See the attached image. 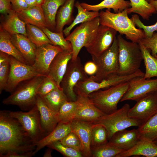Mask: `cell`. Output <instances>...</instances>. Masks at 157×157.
I'll use <instances>...</instances> for the list:
<instances>
[{"instance_id":"cell-1","label":"cell","mask_w":157,"mask_h":157,"mask_svg":"<svg viewBox=\"0 0 157 157\" xmlns=\"http://www.w3.org/2000/svg\"><path fill=\"white\" fill-rule=\"evenodd\" d=\"M36 144L9 111L0 112V157H31Z\"/></svg>"},{"instance_id":"cell-2","label":"cell","mask_w":157,"mask_h":157,"mask_svg":"<svg viewBox=\"0 0 157 157\" xmlns=\"http://www.w3.org/2000/svg\"><path fill=\"white\" fill-rule=\"evenodd\" d=\"M127 9L117 13L107 9L101 10L99 16L100 23L114 29L121 35H125L126 39L131 42L138 43L145 38L144 33L142 29L137 28L129 18Z\"/></svg>"},{"instance_id":"cell-3","label":"cell","mask_w":157,"mask_h":157,"mask_svg":"<svg viewBox=\"0 0 157 157\" xmlns=\"http://www.w3.org/2000/svg\"><path fill=\"white\" fill-rule=\"evenodd\" d=\"M45 76L38 75L25 81L4 99L2 103L17 106L23 110H31L36 105L38 89Z\"/></svg>"},{"instance_id":"cell-4","label":"cell","mask_w":157,"mask_h":157,"mask_svg":"<svg viewBox=\"0 0 157 157\" xmlns=\"http://www.w3.org/2000/svg\"><path fill=\"white\" fill-rule=\"evenodd\" d=\"M117 38L119 52L118 74L126 76L135 73L140 69L143 60L138 43L127 41L120 34Z\"/></svg>"},{"instance_id":"cell-5","label":"cell","mask_w":157,"mask_h":157,"mask_svg":"<svg viewBox=\"0 0 157 157\" xmlns=\"http://www.w3.org/2000/svg\"><path fill=\"white\" fill-rule=\"evenodd\" d=\"M129 85V81L104 90L95 91L88 97L96 106L105 114H109L117 109V104L127 91Z\"/></svg>"},{"instance_id":"cell-6","label":"cell","mask_w":157,"mask_h":157,"mask_svg":"<svg viewBox=\"0 0 157 157\" xmlns=\"http://www.w3.org/2000/svg\"><path fill=\"white\" fill-rule=\"evenodd\" d=\"M130 108L129 105L125 104L120 108L111 113L106 114L93 123L100 124L105 127L109 140L118 131L131 126L138 127L140 125L139 122L129 116L128 111Z\"/></svg>"},{"instance_id":"cell-7","label":"cell","mask_w":157,"mask_h":157,"mask_svg":"<svg viewBox=\"0 0 157 157\" xmlns=\"http://www.w3.org/2000/svg\"><path fill=\"white\" fill-rule=\"evenodd\" d=\"M142 75V73L140 70L131 74L126 76L113 74L100 81H94L89 76L84 80L78 82L75 87L74 90L77 95L88 96L90 94L95 91L128 81L133 78Z\"/></svg>"},{"instance_id":"cell-8","label":"cell","mask_w":157,"mask_h":157,"mask_svg":"<svg viewBox=\"0 0 157 157\" xmlns=\"http://www.w3.org/2000/svg\"><path fill=\"white\" fill-rule=\"evenodd\" d=\"M119 48L116 36L111 46L98 57H92L97 65L96 74L90 76L93 80L100 81L110 75L117 74L119 69Z\"/></svg>"},{"instance_id":"cell-9","label":"cell","mask_w":157,"mask_h":157,"mask_svg":"<svg viewBox=\"0 0 157 157\" xmlns=\"http://www.w3.org/2000/svg\"><path fill=\"white\" fill-rule=\"evenodd\" d=\"M100 24L98 17L82 23L65 38L71 43L72 48L71 60H75L80 51L85 47L94 37Z\"/></svg>"},{"instance_id":"cell-10","label":"cell","mask_w":157,"mask_h":157,"mask_svg":"<svg viewBox=\"0 0 157 157\" xmlns=\"http://www.w3.org/2000/svg\"><path fill=\"white\" fill-rule=\"evenodd\" d=\"M88 77L78 56L75 60L69 61L60 84L69 101L76 100L77 95L74 90L75 87L78 82Z\"/></svg>"},{"instance_id":"cell-11","label":"cell","mask_w":157,"mask_h":157,"mask_svg":"<svg viewBox=\"0 0 157 157\" xmlns=\"http://www.w3.org/2000/svg\"><path fill=\"white\" fill-rule=\"evenodd\" d=\"M9 113L19 121L36 144L45 137L41 126L40 113L36 105L26 112L9 111Z\"/></svg>"},{"instance_id":"cell-12","label":"cell","mask_w":157,"mask_h":157,"mask_svg":"<svg viewBox=\"0 0 157 157\" xmlns=\"http://www.w3.org/2000/svg\"><path fill=\"white\" fill-rule=\"evenodd\" d=\"M136 101L134 106L129 109L128 115L141 125L157 113V90L146 94Z\"/></svg>"},{"instance_id":"cell-13","label":"cell","mask_w":157,"mask_h":157,"mask_svg":"<svg viewBox=\"0 0 157 157\" xmlns=\"http://www.w3.org/2000/svg\"><path fill=\"white\" fill-rule=\"evenodd\" d=\"M10 63L9 74L4 90L6 92L11 93L20 82L40 75L36 72L32 65L22 63L10 56Z\"/></svg>"},{"instance_id":"cell-14","label":"cell","mask_w":157,"mask_h":157,"mask_svg":"<svg viewBox=\"0 0 157 157\" xmlns=\"http://www.w3.org/2000/svg\"><path fill=\"white\" fill-rule=\"evenodd\" d=\"M117 32L114 29L100 24L94 37L85 47L92 57H98L111 46Z\"/></svg>"},{"instance_id":"cell-15","label":"cell","mask_w":157,"mask_h":157,"mask_svg":"<svg viewBox=\"0 0 157 157\" xmlns=\"http://www.w3.org/2000/svg\"><path fill=\"white\" fill-rule=\"evenodd\" d=\"M157 90V78H144L140 76L133 78L129 81L127 91L120 101L138 99L151 92Z\"/></svg>"},{"instance_id":"cell-16","label":"cell","mask_w":157,"mask_h":157,"mask_svg":"<svg viewBox=\"0 0 157 157\" xmlns=\"http://www.w3.org/2000/svg\"><path fill=\"white\" fill-rule=\"evenodd\" d=\"M63 50L60 47L50 44L37 47L35 61L32 65L38 74L47 76L53 60L58 53Z\"/></svg>"},{"instance_id":"cell-17","label":"cell","mask_w":157,"mask_h":157,"mask_svg":"<svg viewBox=\"0 0 157 157\" xmlns=\"http://www.w3.org/2000/svg\"><path fill=\"white\" fill-rule=\"evenodd\" d=\"M76 101L75 119L93 123L106 114L95 106L88 96L77 95Z\"/></svg>"},{"instance_id":"cell-18","label":"cell","mask_w":157,"mask_h":157,"mask_svg":"<svg viewBox=\"0 0 157 157\" xmlns=\"http://www.w3.org/2000/svg\"><path fill=\"white\" fill-rule=\"evenodd\" d=\"M72 56V51L63 50L56 56L50 65L47 76L53 80L58 87H60L61 82Z\"/></svg>"},{"instance_id":"cell-19","label":"cell","mask_w":157,"mask_h":157,"mask_svg":"<svg viewBox=\"0 0 157 157\" xmlns=\"http://www.w3.org/2000/svg\"><path fill=\"white\" fill-rule=\"evenodd\" d=\"M36 105L40 113L41 126L45 137L55 129L59 122L58 113L51 109L38 95Z\"/></svg>"},{"instance_id":"cell-20","label":"cell","mask_w":157,"mask_h":157,"mask_svg":"<svg viewBox=\"0 0 157 157\" xmlns=\"http://www.w3.org/2000/svg\"><path fill=\"white\" fill-rule=\"evenodd\" d=\"M70 123L72 131L77 135L82 143L83 156L85 157L92 156L91 131L93 123L74 119Z\"/></svg>"},{"instance_id":"cell-21","label":"cell","mask_w":157,"mask_h":157,"mask_svg":"<svg viewBox=\"0 0 157 157\" xmlns=\"http://www.w3.org/2000/svg\"><path fill=\"white\" fill-rule=\"evenodd\" d=\"M139 140L137 129L129 130L125 129L116 133L108 142L125 151L133 147Z\"/></svg>"},{"instance_id":"cell-22","label":"cell","mask_w":157,"mask_h":157,"mask_svg":"<svg viewBox=\"0 0 157 157\" xmlns=\"http://www.w3.org/2000/svg\"><path fill=\"white\" fill-rule=\"evenodd\" d=\"M11 39L27 64L33 65L35 60L36 46L27 37L23 34L11 35Z\"/></svg>"},{"instance_id":"cell-23","label":"cell","mask_w":157,"mask_h":157,"mask_svg":"<svg viewBox=\"0 0 157 157\" xmlns=\"http://www.w3.org/2000/svg\"><path fill=\"white\" fill-rule=\"evenodd\" d=\"M132 156L157 157V145L154 142L140 139L132 148L122 152L115 157H128Z\"/></svg>"},{"instance_id":"cell-24","label":"cell","mask_w":157,"mask_h":157,"mask_svg":"<svg viewBox=\"0 0 157 157\" xmlns=\"http://www.w3.org/2000/svg\"><path fill=\"white\" fill-rule=\"evenodd\" d=\"M19 18L26 24L36 26L42 29L47 28L41 6L37 5L16 12Z\"/></svg>"},{"instance_id":"cell-25","label":"cell","mask_w":157,"mask_h":157,"mask_svg":"<svg viewBox=\"0 0 157 157\" xmlns=\"http://www.w3.org/2000/svg\"><path fill=\"white\" fill-rule=\"evenodd\" d=\"M72 131L70 123L59 122L55 129L36 144L35 155L45 146L56 142L60 141Z\"/></svg>"},{"instance_id":"cell-26","label":"cell","mask_w":157,"mask_h":157,"mask_svg":"<svg viewBox=\"0 0 157 157\" xmlns=\"http://www.w3.org/2000/svg\"><path fill=\"white\" fill-rule=\"evenodd\" d=\"M76 0H66L58 9L56 17V25L54 32L63 31L65 25H70L74 18L73 15Z\"/></svg>"},{"instance_id":"cell-27","label":"cell","mask_w":157,"mask_h":157,"mask_svg":"<svg viewBox=\"0 0 157 157\" xmlns=\"http://www.w3.org/2000/svg\"><path fill=\"white\" fill-rule=\"evenodd\" d=\"M0 26L10 35L23 34L27 37L26 24L22 20L16 12L12 10L7 15Z\"/></svg>"},{"instance_id":"cell-28","label":"cell","mask_w":157,"mask_h":157,"mask_svg":"<svg viewBox=\"0 0 157 157\" xmlns=\"http://www.w3.org/2000/svg\"><path fill=\"white\" fill-rule=\"evenodd\" d=\"M80 4L83 8L89 11H99L105 8L109 10L112 9L116 13L130 7V1L125 0H104L95 5L84 2L80 3Z\"/></svg>"},{"instance_id":"cell-29","label":"cell","mask_w":157,"mask_h":157,"mask_svg":"<svg viewBox=\"0 0 157 157\" xmlns=\"http://www.w3.org/2000/svg\"><path fill=\"white\" fill-rule=\"evenodd\" d=\"M66 0H45L41 5L45 17L47 28L54 31L56 25V17L60 7Z\"/></svg>"},{"instance_id":"cell-30","label":"cell","mask_w":157,"mask_h":157,"mask_svg":"<svg viewBox=\"0 0 157 157\" xmlns=\"http://www.w3.org/2000/svg\"><path fill=\"white\" fill-rule=\"evenodd\" d=\"M0 51L25 64L27 63L11 41V35L0 27Z\"/></svg>"},{"instance_id":"cell-31","label":"cell","mask_w":157,"mask_h":157,"mask_svg":"<svg viewBox=\"0 0 157 157\" xmlns=\"http://www.w3.org/2000/svg\"><path fill=\"white\" fill-rule=\"evenodd\" d=\"M41 97L51 109L58 113L63 104L68 100L61 87H57L47 94Z\"/></svg>"},{"instance_id":"cell-32","label":"cell","mask_w":157,"mask_h":157,"mask_svg":"<svg viewBox=\"0 0 157 157\" xmlns=\"http://www.w3.org/2000/svg\"><path fill=\"white\" fill-rule=\"evenodd\" d=\"M75 6L77 9V14L71 24L63 30L64 35L66 37L70 34L71 30L76 25L91 20L99 16V11L87 10L81 6L78 1L76 2Z\"/></svg>"},{"instance_id":"cell-33","label":"cell","mask_w":157,"mask_h":157,"mask_svg":"<svg viewBox=\"0 0 157 157\" xmlns=\"http://www.w3.org/2000/svg\"><path fill=\"white\" fill-rule=\"evenodd\" d=\"M130 7L127 9L128 14L135 13L144 19L149 20L153 14L157 12L154 7L145 0H129Z\"/></svg>"},{"instance_id":"cell-34","label":"cell","mask_w":157,"mask_h":157,"mask_svg":"<svg viewBox=\"0 0 157 157\" xmlns=\"http://www.w3.org/2000/svg\"><path fill=\"white\" fill-rule=\"evenodd\" d=\"M140 139L154 142L157 140V113L138 127Z\"/></svg>"},{"instance_id":"cell-35","label":"cell","mask_w":157,"mask_h":157,"mask_svg":"<svg viewBox=\"0 0 157 157\" xmlns=\"http://www.w3.org/2000/svg\"><path fill=\"white\" fill-rule=\"evenodd\" d=\"M138 44L142 53L145 68L143 77L144 78H150L157 77V56H152L150 51L140 42Z\"/></svg>"},{"instance_id":"cell-36","label":"cell","mask_w":157,"mask_h":157,"mask_svg":"<svg viewBox=\"0 0 157 157\" xmlns=\"http://www.w3.org/2000/svg\"><path fill=\"white\" fill-rule=\"evenodd\" d=\"M27 37L37 47L52 43L42 29L29 24H26Z\"/></svg>"},{"instance_id":"cell-37","label":"cell","mask_w":157,"mask_h":157,"mask_svg":"<svg viewBox=\"0 0 157 157\" xmlns=\"http://www.w3.org/2000/svg\"><path fill=\"white\" fill-rule=\"evenodd\" d=\"M77 102L67 100L61 106L58 113L59 122L70 123L75 119Z\"/></svg>"},{"instance_id":"cell-38","label":"cell","mask_w":157,"mask_h":157,"mask_svg":"<svg viewBox=\"0 0 157 157\" xmlns=\"http://www.w3.org/2000/svg\"><path fill=\"white\" fill-rule=\"evenodd\" d=\"M42 30L52 44L60 47L63 50L72 51V44L69 41L64 38L63 31L56 32L51 31L47 28H44Z\"/></svg>"},{"instance_id":"cell-39","label":"cell","mask_w":157,"mask_h":157,"mask_svg":"<svg viewBox=\"0 0 157 157\" xmlns=\"http://www.w3.org/2000/svg\"><path fill=\"white\" fill-rule=\"evenodd\" d=\"M108 140L107 132L105 127L100 124H93L91 131V145L97 147L107 143Z\"/></svg>"},{"instance_id":"cell-40","label":"cell","mask_w":157,"mask_h":157,"mask_svg":"<svg viewBox=\"0 0 157 157\" xmlns=\"http://www.w3.org/2000/svg\"><path fill=\"white\" fill-rule=\"evenodd\" d=\"M10 68V56L0 51V93L6 85Z\"/></svg>"},{"instance_id":"cell-41","label":"cell","mask_w":157,"mask_h":157,"mask_svg":"<svg viewBox=\"0 0 157 157\" xmlns=\"http://www.w3.org/2000/svg\"><path fill=\"white\" fill-rule=\"evenodd\" d=\"M93 147L92 153V156L94 157H115L117 154L124 151L108 142Z\"/></svg>"},{"instance_id":"cell-42","label":"cell","mask_w":157,"mask_h":157,"mask_svg":"<svg viewBox=\"0 0 157 157\" xmlns=\"http://www.w3.org/2000/svg\"><path fill=\"white\" fill-rule=\"evenodd\" d=\"M47 147L56 150L67 157H82V152L74 149L63 145L60 141L53 142Z\"/></svg>"},{"instance_id":"cell-43","label":"cell","mask_w":157,"mask_h":157,"mask_svg":"<svg viewBox=\"0 0 157 157\" xmlns=\"http://www.w3.org/2000/svg\"><path fill=\"white\" fill-rule=\"evenodd\" d=\"M60 141L63 145L76 149L82 153L83 147L81 141L77 135L72 131Z\"/></svg>"},{"instance_id":"cell-44","label":"cell","mask_w":157,"mask_h":157,"mask_svg":"<svg viewBox=\"0 0 157 157\" xmlns=\"http://www.w3.org/2000/svg\"><path fill=\"white\" fill-rule=\"evenodd\" d=\"M131 19L136 26L143 30L145 38H150L154 32L156 31L157 32V21L154 24L147 26L144 25L142 22L137 14L133 15Z\"/></svg>"},{"instance_id":"cell-45","label":"cell","mask_w":157,"mask_h":157,"mask_svg":"<svg viewBox=\"0 0 157 157\" xmlns=\"http://www.w3.org/2000/svg\"><path fill=\"white\" fill-rule=\"evenodd\" d=\"M57 87H58L53 80L48 76H45L38 88V95L41 97L44 96Z\"/></svg>"},{"instance_id":"cell-46","label":"cell","mask_w":157,"mask_h":157,"mask_svg":"<svg viewBox=\"0 0 157 157\" xmlns=\"http://www.w3.org/2000/svg\"><path fill=\"white\" fill-rule=\"evenodd\" d=\"M154 57L157 56V32H154L149 38H144L140 42Z\"/></svg>"},{"instance_id":"cell-47","label":"cell","mask_w":157,"mask_h":157,"mask_svg":"<svg viewBox=\"0 0 157 157\" xmlns=\"http://www.w3.org/2000/svg\"><path fill=\"white\" fill-rule=\"evenodd\" d=\"M13 9L16 12L28 8L29 7L25 0H10Z\"/></svg>"},{"instance_id":"cell-48","label":"cell","mask_w":157,"mask_h":157,"mask_svg":"<svg viewBox=\"0 0 157 157\" xmlns=\"http://www.w3.org/2000/svg\"><path fill=\"white\" fill-rule=\"evenodd\" d=\"M83 68L85 72L90 76L95 75L97 70V65L93 61L86 62L83 66Z\"/></svg>"},{"instance_id":"cell-49","label":"cell","mask_w":157,"mask_h":157,"mask_svg":"<svg viewBox=\"0 0 157 157\" xmlns=\"http://www.w3.org/2000/svg\"><path fill=\"white\" fill-rule=\"evenodd\" d=\"M13 9L10 0H0V12L1 14L7 15Z\"/></svg>"},{"instance_id":"cell-50","label":"cell","mask_w":157,"mask_h":157,"mask_svg":"<svg viewBox=\"0 0 157 157\" xmlns=\"http://www.w3.org/2000/svg\"><path fill=\"white\" fill-rule=\"evenodd\" d=\"M29 7H31L38 5L36 0H25Z\"/></svg>"},{"instance_id":"cell-51","label":"cell","mask_w":157,"mask_h":157,"mask_svg":"<svg viewBox=\"0 0 157 157\" xmlns=\"http://www.w3.org/2000/svg\"><path fill=\"white\" fill-rule=\"evenodd\" d=\"M51 148L47 149H46L43 155L44 157H52L51 154V150L50 149Z\"/></svg>"},{"instance_id":"cell-52","label":"cell","mask_w":157,"mask_h":157,"mask_svg":"<svg viewBox=\"0 0 157 157\" xmlns=\"http://www.w3.org/2000/svg\"><path fill=\"white\" fill-rule=\"evenodd\" d=\"M149 3L154 7L157 12V0H151Z\"/></svg>"},{"instance_id":"cell-53","label":"cell","mask_w":157,"mask_h":157,"mask_svg":"<svg viewBox=\"0 0 157 157\" xmlns=\"http://www.w3.org/2000/svg\"><path fill=\"white\" fill-rule=\"evenodd\" d=\"M45 0H36L37 3L38 5L41 6Z\"/></svg>"},{"instance_id":"cell-54","label":"cell","mask_w":157,"mask_h":157,"mask_svg":"<svg viewBox=\"0 0 157 157\" xmlns=\"http://www.w3.org/2000/svg\"><path fill=\"white\" fill-rule=\"evenodd\" d=\"M154 142L157 145V140Z\"/></svg>"},{"instance_id":"cell-55","label":"cell","mask_w":157,"mask_h":157,"mask_svg":"<svg viewBox=\"0 0 157 157\" xmlns=\"http://www.w3.org/2000/svg\"><path fill=\"white\" fill-rule=\"evenodd\" d=\"M147 2L149 3V2L151 0H145Z\"/></svg>"}]
</instances>
